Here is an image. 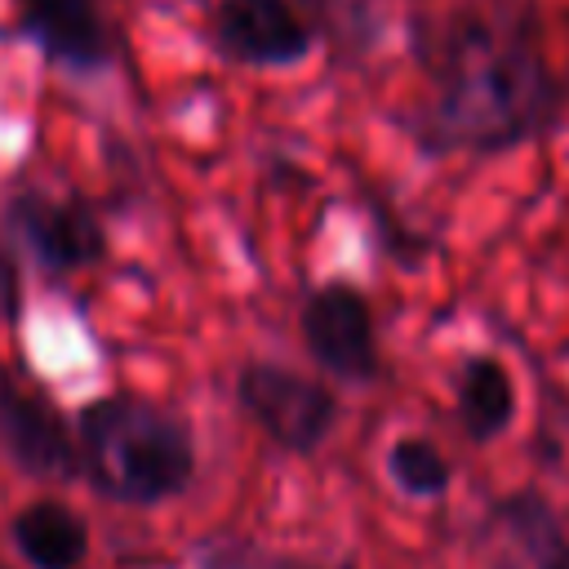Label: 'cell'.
Masks as SVG:
<instances>
[{"label":"cell","mask_w":569,"mask_h":569,"mask_svg":"<svg viewBox=\"0 0 569 569\" xmlns=\"http://www.w3.org/2000/svg\"><path fill=\"white\" fill-rule=\"evenodd\" d=\"M18 31L67 76H102L116 62V22L102 0H13Z\"/></svg>","instance_id":"obj_8"},{"label":"cell","mask_w":569,"mask_h":569,"mask_svg":"<svg viewBox=\"0 0 569 569\" xmlns=\"http://www.w3.org/2000/svg\"><path fill=\"white\" fill-rule=\"evenodd\" d=\"M0 453L27 480H80L71 418L53 405L40 382H27L9 369H0Z\"/></svg>","instance_id":"obj_6"},{"label":"cell","mask_w":569,"mask_h":569,"mask_svg":"<svg viewBox=\"0 0 569 569\" xmlns=\"http://www.w3.org/2000/svg\"><path fill=\"white\" fill-rule=\"evenodd\" d=\"M231 391L244 422L289 458L320 453L342 413L325 378H311L280 360H244Z\"/></svg>","instance_id":"obj_3"},{"label":"cell","mask_w":569,"mask_h":569,"mask_svg":"<svg viewBox=\"0 0 569 569\" xmlns=\"http://www.w3.org/2000/svg\"><path fill=\"white\" fill-rule=\"evenodd\" d=\"M71 431L80 480L111 507L151 511L182 498L196 480V431L187 413L142 391L89 396Z\"/></svg>","instance_id":"obj_2"},{"label":"cell","mask_w":569,"mask_h":569,"mask_svg":"<svg viewBox=\"0 0 569 569\" xmlns=\"http://www.w3.org/2000/svg\"><path fill=\"white\" fill-rule=\"evenodd\" d=\"M209 49L227 67L284 71L316 53V31L298 0H213Z\"/></svg>","instance_id":"obj_7"},{"label":"cell","mask_w":569,"mask_h":569,"mask_svg":"<svg viewBox=\"0 0 569 569\" xmlns=\"http://www.w3.org/2000/svg\"><path fill=\"white\" fill-rule=\"evenodd\" d=\"M516 413V387L507 378V369L493 356H471L458 373V422L462 431L485 445L493 436H502L511 427Z\"/></svg>","instance_id":"obj_10"},{"label":"cell","mask_w":569,"mask_h":569,"mask_svg":"<svg viewBox=\"0 0 569 569\" xmlns=\"http://www.w3.org/2000/svg\"><path fill=\"white\" fill-rule=\"evenodd\" d=\"M22 316V284H18V267L9 258V249L0 244V320L4 325H18Z\"/></svg>","instance_id":"obj_13"},{"label":"cell","mask_w":569,"mask_h":569,"mask_svg":"<svg viewBox=\"0 0 569 569\" xmlns=\"http://www.w3.org/2000/svg\"><path fill=\"white\" fill-rule=\"evenodd\" d=\"M298 333L316 369L333 382L365 387L382 373L373 307L351 280H320L298 311Z\"/></svg>","instance_id":"obj_5"},{"label":"cell","mask_w":569,"mask_h":569,"mask_svg":"<svg viewBox=\"0 0 569 569\" xmlns=\"http://www.w3.org/2000/svg\"><path fill=\"white\" fill-rule=\"evenodd\" d=\"M387 476L409 498H445L453 467L427 436H400L387 449Z\"/></svg>","instance_id":"obj_11"},{"label":"cell","mask_w":569,"mask_h":569,"mask_svg":"<svg viewBox=\"0 0 569 569\" xmlns=\"http://www.w3.org/2000/svg\"><path fill=\"white\" fill-rule=\"evenodd\" d=\"M196 569H351L347 560H307L298 551H271L244 538H213L196 547Z\"/></svg>","instance_id":"obj_12"},{"label":"cell","mask_w":569,"mask_h":569,"mask_svg":"<svg viewBox=\"0 0 569 569\" xmlns=\"http://www.w3.org/2000/svg\"><path fill=\"white\" fill-rule=\"evenodd\" d=\"M4 227L49 276L93 271L111 253L107 222L84 191L18 187L4 200Z\"/></svg>","instance_id":"obj_4"},{"label":"cell","mask_w":569,"mask_h":569,"mask_svg":"<svg viewBox=\"0 0 569 569\" xmlns=\"http://www.w3.org/2000/svg\"><path fill=\"white\" fill-rule=\"evenodd\" d=\"M9 547L27 569H84L93 529L80 507L58 493H36L9 516Z\"/></svg>","instance_id":"obj_9"},{"label":"cell","mask_w":569,"mask_h":569,"mask_svg":"<svg viewBox=\"0 0 569 569\" xmlns=\"http://www.w3.org/2000/svg\"><path fill=\"white\" fill-rule=\"evenodd\" d=\"M418 62L427 93L409 129L427 151H502L551 111V80L529 22L502 0L422 22Z\"/></svg>","instance_id":"obj_1"}]
</instances>
